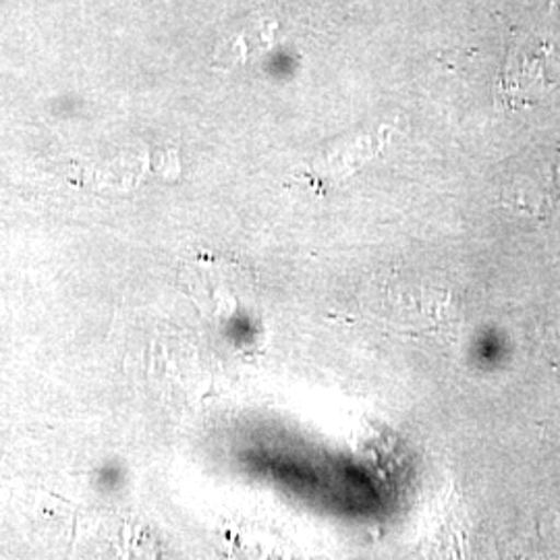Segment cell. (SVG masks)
<instances>
[{
    "label": "cell",
    "instance_id": "obj_1",
    "mask_svg": "<svg viewBox=\"0 0 560 560\" xmlns=\"http://www.w3.org/2000/svg\"><path fill=\"white\" fill-rule=\"evenodd\" d=\"M504 200L515 210L536 214L540 219L559 214L560 154L517 175L511 187H506Z\"/></svg>",
    "mask_w": 560,
    "mask_h": 560
}]
</instances>
